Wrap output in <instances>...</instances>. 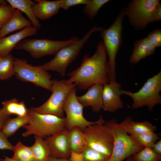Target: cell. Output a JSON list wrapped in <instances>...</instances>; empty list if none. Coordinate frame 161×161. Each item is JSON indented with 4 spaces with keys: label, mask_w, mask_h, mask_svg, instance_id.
I'll return each instance as SVG.
<instances>
[{
    "label": "cell",
    "mask_w": 161,
    "mask_h": 161,
    "mask_svg": "<svg viewBox=\"0 0 161 161\" xmlns=\"http://www.w3.org/2000/svg\"><path fill=\"white\" fill-rule=\"evenodd\" d=\"M68 75V83L83 90L95 84L109 83L108 60L103 41L99 42L93 55L85 54L80 66Z\"/></svg>",
    "instance_id": "1"
},
{
    "label": "cell",
    "mask_w": 161,
    "mask_h": 161,
    "mask_svg": "<svg viewBox=\"0 0 161 161\" xmlns=\"http://www.w3.org/2000/svg\"><path fill=\"white\" fill-rule=\"evenodd\" d=\"M27 110L29 120L23 127L25 130L22 134L23 137L33 135L44 138L66 129L65 117L40 114L30 108Z\"/></svg>",
    "instance_id": "2"
},
{
    "label": "cell",
    "mask_w": 161,
    "mask_h": 161,
    "mask_svg": "<svg viewBox=\"0 0 161 161\" xmlns=\"http://www.w3.org/2000/svg\"><path fill=\"white\" fill-rule=\"evenodd\" d=\"M103 29L94 26L80 39L60 49L53 58L40 66L46 71L56 72L64 76L67 66L75 59L91 35L96 32H100Z\"/></svg>",
    "instance_id": "3"
},
{
    "label": "cell",
    "mask_w": 161,
    "mask_h": 161,
    "mask_svg": "<svg viewBox=\"0 0 161 161\" xmlns=\"http://www.w3.org/2000/svg\"><path fill=\"white\" fill-rule=\"evenodd\" d=\"M125 16L123 9H122L112 24L100 32L108 57L109 81H116V57L122 44L123 22Z\"/></svg>",
    "instance_id": "4"
},
{
    "label": "cell",
    "mask_w": 161,
    "mask_h": 161,
    "mask_svg": "<svg viewBox=\"0 0 161 161\" xmlns=\"http://www.w3.org/2000/svg\"><path fill=\"white\" fill-rule=\"evenodd\" d=\"M86 138L87 147L109 158L113 144L112 128L105 120L81 129Z\"/></svg>",
    "instance_id": "5"
},
{
    "label": "cell",
    "mask_w": 161,
    "mask_h": 161,
    "mask_svg": "<svg viewBox=\"0 0 161 161\" xmlns=\"http://www.w3.org/2000/svg\"><path fill=\"white\" fill-rule=\"evenodd\" d=\"M161 71L153 77L149 78L137 92H133L121 90V94L130 97L133 103L134 109L147 106L150 112L152 111L156 105L161 104Z\"/></svg>",
    "instance_id": "6"
},
{
    "label": "cell",
    "mask_w": 161,
    "mask_h": 161,
    "mask_svg": "<svg viewBox=\"0 0 161 161\" xmlns=\"http://www.w3.org/2000/svg\"><path fill=\"white\" fill-rule=\"evenodd\" d=\"M51 83L52 92L48 99L40 106L30 109L40 114L64 117V106L66 97L71 90L76 86L63 79L52 80Z\"/></svg>",
    "instance_id": "7"
},
{
    "label": "cell",
    "mask_w": 161,
    "mask_h": 161,
    "mask_svg": "<svg viewBox=\"0 0 161 161\" xmlns=\"http://www.w3.org/2000/svg\"><path fill=\"white\" fill-rule=\"evenodd\" d=\"M107 121L114 137L112 151L108 161H123L143 148L125 131L115 119Z\"/></svg>",
    "instance_id": "8"
},
{
    "label": "cell",
    "mask_w": 161,
    "mask_h": 161,
    "mask_svg": "<svg viewBox=\"0 0 161 161\" xmlns=\"http://www.w3.org/2000/svg\"><path fill=\"white\" fill-rule=\"evenodd\" d=\"M79 39L72 37L66 40L47 39H24L15 46L16 50L28 52L33 58H38L48 55H55L63 48L77 41Z\"/></svg>",
    "instance_id": "9"
},
{
    "label": "cell",
    "mask_w": 161,
    "mask_h": 161,
    "mask_svg": "<svg viewBox=\"0 0 161 161\" xmlns=\"http://www.w3.org/2000/svg\"><path fill=\"white\" fill-rule=\"evenodd\" d=\"M160 3L159 0H132L123 9L129 23L136 30H144L152 23L153 12Z\"/></svg>",
    "instance_id": "10"
},
{
    "label": "cell",
    "mask_w": 161,
    "mask_h": 161,
    "mask_svg": "<svg viewBox=\"0 0 161 161\" xmlns=\"http://www.w3.org/2000/svg\"><path fill=\"white\" fill-rule=\"evenodd\" d=\"M14 62L15 75L17 79L51 91V76L47 71L40 66L31 65L24 59L14 58Z\"/></svg>",
    "instance_id": "11"
},
{
    "label": "cell",
    "mask_w": 161,
    "mask_h": 161,
    "mask_svg": "<svg viewBox=\"0 0 161 161\" xmlns=\"http://www.w3.org/2000/svg\"><path fill=\"white\" fill-rule=\"evenodd\" d=\"M76 92L77 87L75 86L69 92L64 103V109L66 115L65 117L66 129L69 131L75 127L83 129L104 120L101 115L95 121H90L85 118L83 115L84 107L78 100Z\"/></svg>",
    "instance_id": "12"
},
{
    "label": "cell",
    "mask_w": 161,
    "mask_h": 161,
    "mask_svg": "<svg viewBox=\"0 0 161 161\" xmlns=\"http://www.w3.org/2000/svg\"><path fill=\"white\" fill-rule=\"evenodd\" d=\"M121 88V85L116 81L103 84L102 109L104 110L113 112L123 107L120 99Z\"/></svg>",
    "instance_id": "13"
},
{
    "label": "cell",
    "mask_w": 161,
    "mask_h": 161,
    "mask_svg": "<svg viewBox=\"0 0 161 161\" xmlns=\"http://www.w3.org/2000/svg\"><path fill=\"white\" fill-rule=\"evenodd\" d=\"M49 148L51 157L58 158L68 159L71 152L68 131L66 129L45 139Z\"/></svg>",
    "instance_id": "14"
},
{
    "label": "cell",
    "mask_w": 161,
    "mask_h": 161,
    "mask_svg": "<svg viewBox=\"0 0 161 161\" xmlns=\"http://www.w3.org/2000/svg\"><path fill=\"white\" fill-rule=\"evenodd\" d=\"M38 30L31 26L7 36L0 38V55H6L10 53L19 41L26 37L36 35Z\"/></svg>",
    "instance_id": "15"
},
{
    "label": "cell",
    "mask_w": 161,
    "mask_h": 161,
    "mask_svg": "<svg viewBox=\"0 0 161 161\" xmlns=\"http://www.w3.org/2000/svg\"><path fill=\"white\" fill-rule=\"evenodd\" d=\"M103 85L96 84L91 86L85 94L77 96L78 100L84 107L90 106L93 112H99L102 109Z\"/></svg>",
    "instance_id": "16"
},
{
    "label": "cell",
    "mask_w": 161,
    "mask_h": 161,
    "mask_svg": "<svg viewBox=\"0 0 161 161\" xmlns=\"http://www.w3.org/2000/svg\"><path fill=\"white\" fill-rule=\"evenodd\" d=\"M35 1L32 10L34 16L38 19L44 21L50 19L57 14L61 8L60 0Z\"/></svg>",
    "instance_id": "17"
},
{
    "label": "cell",
    "mask_w": 161,
    "mask_h": 161,
    "mask_svg": "<svg viewBox=\"0 0 161 161\" xmlns=\"http://www.w3.org/2000/svg\"><path fill=\"white\" fill-rule=\"evenodd\" d=\"M30 20L26 19L22 12L16 9L13 16L8 21L0 30V38L9 33L31 26Z\"/></svg>",
    "instance_id": "18"
},
{
    "label": "cell",
    "mask_w": 161,
    "mask_h": 161,
    "mask_svg": "<svg viewBox=\"0 0 161 161\" xmlns=\"http://www.w3.org/2000/svg\"><path fill=\"white\" fill-rule=\"evenodd\" d=\"M120 124L125 131L131 136L146 131H154L157 129L156 126L148 121L135 122L130 117H126Z\"/></svg>",
    "instance_id": "19"
},
{
    "label": "cell",
    "mask_w": 161,
    "mask_h": 161,
    "mask_svg": "<svg viewBox=\"0 0 161 161\" xmlns=\"http://www.w3.org/2000/svg\"><path fill=\"white\" fill-rule=\"evenodd\" d=\"M155 48L147 37L136 41L130 62L134 64L138 63L147 56L154 54Z\"/></svg>",
    "instance_id": "20"
},
{
    "label": "cell",
    "mask_w": 161,
    "mask_h": 161,
    "mask_svg": "<svg viewBox=\"0 0 161 161\" xmlns=\"http://www.w3.org/2000/svg\"><path fill=\"white\" fill-rule=\"evenodd\" d=\"M8 4L16 9L24 13L31 22L32 26L38 29L41 25L35 17L32 10V7L35 2L31 0H7Z\"/></svg>",
    "instance_id": "21"
},
{
    "label": "cell",
    "mask_w": 161,
    "mask_h": 161,
    "mask_svg": "<svg viewBox=\"0 0 161 161\" xmlns=\"http://www.w3.org/2000/svg\"><path fill=\"white\" fill-rule=\"evenodd\" d=\"M68 137L71 151L82 153L87 147L85 135L79 127H75L68 131Z\"/></svg>",
    "instance_id": "22"
},
{
    "label": "cell",
    "mask_w": 161,
    "mask_h": 161,
    "mask_svg": "<svg viewBox=\"0 0 161 161\" xmlns=\"http://www.w3.org/2000/svg\"><path fill=\"white\" fill-rule=\"evenodd\" d=\"M34 142L30 147L35 161H49L50 153L46 140L36 136H34Z\"/></svg>",
    "instance_id": "23"
},
{
    "label": "cell",
    "mask_w": 161,
    "mask_h": 161,
    "mask_svg": "<svg viewBox=\"0 0 161 161\" xmlns=\"http://www.w3.org/2000/svg\"><path fill=\"white\" fill-rule=\"evenodd\" d=\"M1 107L7 115H15L17 116H24L28 115V110L23 101H19L16 98L7 100L1 102Z\"/></svg>",
    "instance_id": "24"
},
{
    "label": "cell",
    "mask_w": 161,
    "mask_h": 161,
    "mask_svg": "<svg viewBox=\"0 0 161 161\" xmlns=\"http://www.w3.org/2000/svg\"><path fill=\"white\" fill-rule=\"evenodd\" d=\"M28 115L17 117L7 119L4 123L1 129V131L7 137L13 135L21 127L27 124L29 122Z\"/></svg>",
    "instance_id": "25"
},
{
    "label": "cell",
    "mask_w": 161,
    "mask_h": 161,
    "mask_svg": "<svg viewBox=\"0 0 161 161\" xmlns=\"http://www.w3.org/2000/svg\"><path fill=\"white\" fill-rule=\"evenodd\" d=\"M14 153L11 157L16 161H35L30 146L24 145L18 141L13 146Z\"/></svg>",
    "instance_id": "26"
},
{
    "label": "cell",
    "mask_w": 161,
    "mask_h": 161,
    "mask_svg": "<svg viewBox=\"0 0 161 161\" xmlns=\"http://www.w3.org/2000/svg\"><path fill=\"white\" fill-rule=\"evenodd\" d=\"M14 59L12 55L2 56L0 69V80H7L15 75Z\"/></svg>",
    "instance_id": "27"
},
{
    "label": "cell",
    "mask_w": 161,
    "mask_h": 161,
    "mask_svg": "<svg viewBox=\"0 0 161 161\" xmlns=\"http://www.w3.org/2000/svg\"><path fill=\"white\" fill-rule=\"evenodd\" d=\"M130 136L143 148H152L154 144L160 139L158 135L153 131H146L137 135Z\"/></svg>",
    "instance_id": "28"
},
{
    "label": "cell",
    "mask_w": 161,
    "mask_h": 161,
    "mask_svg": "<svg viewBox=\"0 0 161 161\" xmlns=\"http://www.w3.org/2000/svg\"><path fill=\"white\" fill-rule=\"evenodd\" d=\"M132 156L134 161H161V155L150 147L143 148Z\"/></svg>",
    "instance_id": "29"
},
{
    "label": "cell",
    "mask_w": 161,
    "mask_h": 161,
    "mask_svg": "<svg viewBox=\"0 0 161 161\" xmlns=\"http://www.w3.org/2000/svg\"><path fill=\"white\" fill-rule=\"evenodd\" d=\"M109 0H89L83 10V13L91 19L96 16L100 9L109 2Z\"/></svg>",
    "instance_id": "30"
},
{
    "label": "cell",
    "mask_w": 161,
    "mask_h": 161,
    "mask_svg": "<svg viewBox=\"0 0 161 161\" xmlns=\"http://www.w3.org/2000/svg\"><path fill=\"white\" fill-rule=\"evenodd\" d=\"M16 9L9 4H0V30L10 20Z\"/></svg>",
    "instance_id": "31"
},
{
    "label": "cell",
    "mask_w": 161,
    "mask_h": 161,
    "mask_svg": "<svg viewBox=\"0 0 161 161\" xmlns=\"http://www.w3.org/2000/svg\"><path fill=\"white\" fill-rule=\"evenodd\" d=\"M83 161H108L109 158L87 147L83 152Z\"/></svg>",
    "instance_id": "32"
},
{
    "label": "cell",
    "mask_w": 161,
    "mask_h": 161,
    "mask_svg": "<svg viewBox=\"0 0 161 161\" xmlns=\"http://www.w3.org/2000/svg\"><path fill=\"white\" fill-rule=\"evenodd\" d=\"M155 48L161 46V30L155 29L149 33L146 37Z\"/></svg>",
    "instance_id": "33"
},
{
    "label": "cell",
    "mask_w": 161,
    "mask_h": 161,
    "mask_svg": "<svg viewBox=\"0 0 161 161\" xmlns=\"http://www.w3.org/2000/svg\"><path fill=\"white\" fill-rule=\"evenodd\" d=\"M60 7L64 10H67L70 7L79 4H86L89 0H60Z\"/></svg>",
    "instance_id": "34"
},
{
    "label": "cell",
    "mask_w": 161,
    "mask_h": 161,
    "mask_svg": "<svg viewBox=\"0 0 161 161\" xmlns=\"http://www.w3.org/2000/svg\"><path fill=\"white\" fill-rule=\"evenodd\" d=\"M0 129V149L13 151V146L3 134Z\"/></svg>",
    "instance_id": "35"
},
{
    "label": "cell",
    "mask_w": 161,
    "mask_h": 161,
    "mask_svg": "<svg viewBox=\"0 0 161 161\" xmlns=\"http://www.w3.org/2000/svg\"><path fill=\"white\" fill-rule=\"evenodd\" d=\"M161 20V5L159 4L154 10L152 15V23Z\"/></svg>",
    "instance_id": "36"
},
{
    "label": "cell",
    "mask_w": 161,
    "mask_h": 161,
    "mask_svg": "<svg viewBox=\"0 0 161 161\" xmlns=\"http://www.w3.org/2000/svg\"><path fill=\"white\" fill-rule=\"evenodd\" d=\"M70 161H83V155L82 153L71 151L68 158Z\"/></svg>",
    "instance_id": "37"
},
{
    "label": "cell",
    "mask_w": 161,
    "mask_h": 161,
    "mask_svg": "<svg viewBox=\"0 0 161 161\" xmlns=\"http://www.w3.org/2000/svg\"><path fill=\"white\" fill-rule=\"evenodd\" d=\"M9 118L10 116L7 114L2 108H0V129H1L4 123Z\"/></svg>",
    "instance_id": "38"
},
{
    "label": "cell",
    "mask_w": 161,
    "mask_h": 161,
    "mask_svg": "<svg viewBox=\"0 0 161 161\" xmlns=\"http://www.w3.org/2000/svg\"><path fill=\"white\" fill-rule=\"evenodd\" d=\"M152 148L156 152L161 155V139L160 138L153 145Z\"/></svg>",
    "instance_id": "39"
},
{
    "label": "cell",
    "mask_w": 161,
    "mask_h": 161,
    "mask_svg": "<svg viewBox=\"0 0 161 161\" xmlns=\"http://www.w3.org/2000/svg\"><path fill=\"white\" fill-rule=\"evenodd\" d=\"M49 161H70L68 159L58 158L51 157Z\"/></svg>",
    "instance_id": "40"
},
{
    "label": "cell",
    "mask_w": 161,
    "mask_h": 161,
    "mask_svg": "<svg viewBox=\"0 0 161 161\" xmlns=\"http://www.w3.org/2000/svg\"><path fill=\"white\" fill-rule=\"evenodd\" d=\"M0 160L2 161H16L13 160L11 157L5 156L4 158L1 159Z\"/></svg>",
    "instance_id": "41"
},
{
    "label": "cell",
    "mask_w": 161,
    "mask_h": 161,
    "mask_svg": "<svg viewBox=\"0 0 161 161\" xmlns=\"http://www.w3.org/2000/svg\"><path fill=\"white\" fill-rule=\"evenodd\" d=\"M126 161H134L133 160L132 157H129L128 158Z\"/></svg>",
    "instance_id": "42"
},
{
    "label": "cell",
    "mask_w": 161,
    "mask_h": 161,
    "mask_svg": "<svg viewBox=\"0 0 161 161\" xmlns=\"http://www.w3.org/2000/svg\"><path fill=\"white\" fill-rule=\"evenodd\" d=\"M1 59H2V56L0 55V69L1 65Z\"/></svg>",
    "instance_id": "43"
}]
</instances>
